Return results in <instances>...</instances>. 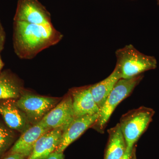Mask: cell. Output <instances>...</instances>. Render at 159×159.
<instances>
[{"instance_id":"1","label":"cell","mask_w":159,"mask_h":159,"mask_svg":"<svg viewBox=\"0 0 159 159\" xmlns=\"http://www.w3.org/2000/svg\"><path fill=\"white\" fill-rule=\"evenodd\" d=\"M63 35L51 25L14 21V47L21 59H31L43 50L59 42Z\"/></svg>"},{"instance_id":"2","label":"cell","mask_w":159,"mask_h":159,"mask_svg":"<svg viewBox=\"0 0 159 159\" xmlns=\"http://www.w3.org/2000/svg\"><path fill=\"white\" fill-rule=\"evenodd\" d=\"M116 55V66L119 67L123 79H130L157 67L155 57L141 53L131 44L118 49Z\"/></svg>"},{"instance_id":"3","label":"cell","mask_w":159,"mask_h":159,"mask_svg":"<svg viewBox=\"0 0 159 159\" xmlns=\"http://www.w3.org/2000/svg\"><path fill=\"white\" fill-rule=\"evenodd\" d=\"M143 77L141 74L130 79H119L99 110L98 119L92 128L103 133L109 119L117 106L131 93Z\"/></svg>"},{"instance_id":"4","label":"cell","mask_w":159,"mask_h":159,"mask_svg":"<svg viewBox=\"0 0 159 159\" xmlns=\"http://www.w3.org/2000/svg\"><path fill=\"white\" fill-rule=\"evenodd\" d=\"M155 111L142 106L129 111L120 119L119 125L126 142V149H132L152 120Z\"/></svg>"},{"instance_id":"5","label":"cell","mask_w":159,"mask_h":159,"mask_svg":"<svg viewBox=\"0 0 159 159\" xmlns=\"http://www.w3.org/2000/svg\"><path fill=\"white\" fill-rule=\"evenodd\" d=\"M58 102V99L55 98L22 93L16 103L33 125L39 122Z\"/></svg>"},{"instance_id":"6","label":"cell","mask_w":159,"mask_h":159,"mask_svg":"<svg viewBox=\"0 0 159 159\" xmlns=\"http://www.w3.org/2000/svg\"><path fill=\"white\" fill-rule=\"evenodd\" d=\"M14 21L35 25H51V16L38 0H19Z\"/></svg>"},{"instance_id":"7","label":"cell","mask_w":159,"mask_h":159,"mask_svg":"<svg viewBox=\"0 0 159 159\" xmlns=\"http://www.w3.org/2000/svg\"><path fill=\"white\" fill-rule=\"evenodd\" d=\"M75 118L70 94L49 111L39 121L50 129L66 127Z\"/></svg>"},{"instance_id":"8","label":"cell","mask_w":159,"mask_h":159,"mask_svg":"<svg viewBox=\"0 0 159 159\" xmlns=\"http://www.w3.org/2000/svg\"><path fill=\"white\" fill-rule=\"evenodd\" d=\"M99 114L86 115L75 118L63 133L61 141L55 152H63L88 129L92 127L97 121Z\"/></svg>"},{"instance_id":"9","label":"cell","mask_w":159,"mask_h":159,"mask_svg":"<svg viewBox=\"0 0 159 159\" xmlns=\"http://www.w3.org/2000/svg\"><path fill=\"white\" fill-rule=\"evenodd\" d=\"M16 101L15 99L0 100V116L8 127L22 133L31 126V123Z\"/></svg>"},{"instance_id":"10","label":"cell","mask_w":159,"mask_h":159,"mask_svg":"<svg viewBox=\"0 0 159 159\" xmlns=\"http://www.w3.org/2000/svg\"><path fill=\"white\" fill-rule=\"evenodd\" d=\"M90 87L74 88L70 92L75 118L99 114V109L91 93Z\"/></svg>"},{"instance_id":"11","label":"cell","mask_w":159,"mask_h":159,"mask_svg":"<svg viewBox=\"0 0 159 159\" xmlns=\"http://www.w3.org/2000/svg\"><path fill=\"white\" fill-rule=\"evenodd\" d=\"M50 130L40 122L33 124L22 133L8 154H20L28 158L40 137Z\"/></svg>"},{"instance_id":"12","label":"cell","mask_w":159,"mask_h":159,"mask_svg":"<svg viewBox=\"0 0 159 159\" xmlns=\"http://www.w3.org/2000/svg\"><path fill=\"white\" fill-rule=\"evenodd\" d=\"M66 128L54 129L43 134L35 143L27 159H43L54 152L59 146Z\"/></svg>"},{"instance_id":"13","label":"cell","mask_w":159,"mask_h":159,"mask_svg":"<svg viewBox=\"0 0 159 159\" xmlns=\"http://www.w3.org/2000/svg\"><path fill=\"white\" fill-rule=\"evenodd\" d=\"M121 78L120 70L116 66L111 74L100 82L91 85V93L99 110L102 107L113 89Z\"/></svg>"},{"instance_id":"14","label":"cell","mask_w":159,"mask_h":159,"mask_svg":"<svg viewBox=\"0 0 159 159\" xmlns=\"http://www.w3.org/2000/svg\"><path fill=\"white\" fill-rule=\"evenodd\" d=\"M108 133L104 159H120L126 152L127 147L119 123L108 129Z\"/></svg>"},{"instance_id":"15","label":"cell","mask_w":159,"mask_h":159,"mask_svg":"<svg viewBox=\"0 0 159 159\" xmlns=\"http://www.w3.org/2000/svg\"><path fill=\"white\" fill-rule=\"evenodd\" d=\"M19 82L10 74H0V100L18 99L22 94Z\"/></svg>"},{"instance_id":"16","label":"cell","mask_w":159,"mask_h":159,"mask_svg":"<svg viewBox=\"0 0 159 159\" xmlns=\"http://www.w3.org/2000/svg\"><path fill=\"white\" fill-rule=\"evenodd\" d=\"M15 138L12 129L0 122V159L13 145Z\"/></svg>"},{"instance_id":"17","label":"cell","mask_w":159,"mask_h":159,"mask_svg":"<svg viewBox=\"0 0 159 159\" xmlns=\"http://www.w3.org/2000/svg\"><path fill=\"white\" fill-rule=\"evenodd\" d=\"M120 159H137L135 146L132 149H126L124 155Z\"/></svg>"},{"instance_id":"18","label":"cell","mask_w":159,"mask_h":159,"mask_svg":"<svg viewBox=\"0 0 159 159\" xmlns=\"http://www.w3.org/2000/svg\"><path fill=\"white\" fill-rule=\"evenodd\" d=\"M25 156L18 153L7 154L6 156L2 159H27Z\"/></svg>"},{"instance_id":"19","label":"cell","mask_w":159,"mask_h":159,"mask_svg":"<svg viewBox=\"0 0 159 159\" xmlns=\"http://www.w3.org/2000/svg\"><path fill=\"white\" fill-rule=\"evenodd\" d=\"M43 159H64V155L63 152H54Z\"/></svg>"},{"instance_id":"20","label":"cell","mask_w":159,"mask_h":159,"mask_svg":"<svg viewBox=\"0 0 159 159\" xmlns=\"http://www.w3.org/2000/svg\"><path fill=\"white\" fill-rule=\"evenodd\" d=\"M5 42V34L2 26L0 25V51L2 50Z\"/></svg>"},{"instance_id":"21","label":"cell","mask_w":159,"mask_h":159,"mask_svg":"<svg viewBox=\"0 0 159 159\" xmlns=\"http://www.w3.org/2000/svg\"><path fill=\"white\" fill-rule=\"evenodd\" d=\"M3 66H4V63H3L2 61V58H1V56H0V71L3 68Z\"/></svg>"},{"instance_id":"22","label":"cell","mask_w":159,"mask_h":159,"mask_svg":"<svg viewBox=\"0 0 159 159\" xmlns=\"http://www.w3.org/2000/svg\"><path fill=\"white\" fill-rule=\"evenodd\" d=\"M157 4L159 6V0H156Z\"/></svg>"}]
</instances>
